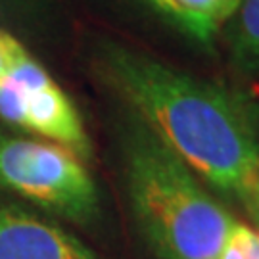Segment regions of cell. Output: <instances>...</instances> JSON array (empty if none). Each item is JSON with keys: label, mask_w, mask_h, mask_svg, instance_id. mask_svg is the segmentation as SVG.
I'll return each instance as SVG.
<instances>
[{"label": "cell", "mask_w": 259, "mask_h": 259, "mask_svg": "<svg viewBox=\"0 0 259 259\" xmlns=\"http://www.w3.org/2000/svg\"><path fill=\"white\" fill-rule=\"evenodd\" d=\"M255 215L259 217V186H257V196H255Z\"/></svg>", "instance_id": "cell-13"}, {"label": "cell", "mask_w": 259, "mask_h": 259, "mask_svg": "<svg viewBox=\"0 0 259 259\" xmlns=\"http://www.w3.org/2000/svg\"><path fill=\"white\" fill-rule=\"evenodd\" d=\"M257 108V129H259V106H255Z\"/></svg>", "instance_id": "cell-14"}, {"label": "cell", "mask_w": 259, "mask_h": 259, "mask_svg": "<svg viewBox=\"0 0 259 259\" xmlns=\"http://www.w3.org/2000/svg\"><path fill=\"white\" fill-rule=\"evenodd\" d=\"M123 179L133 217L157 259H219L231 215L196 173L139 117L121 140Z\"/></svg>", "instance_id": "cell-2"}, {"label": "cell", "mask_w": 259, "mask_h": 259, "mask_svg": "<svg viewBox=\"0 0 259 259\" xmlns=\"http://www.w3.org/2000/svg\"><path fill=\"white\" fill-rule=\"evenodd\" d=\"M27 129L73 150L79 157H87L91 152L83 121L71 100L56 83L29 94Z\"/></svg>", "instance_id": "cell-5"}, {"label": "cell", "mask_w": 259, "mask_h": 259, "mask_svg": "<svg viewBox=\"0 0 259 259\" xmlns=\"http://www.w3.org/2000/svg\"><path fill=\"white\" fill-rule=\"evenodd\" d=\"M0 259H100L73 234L12 205H0Z\"/></svg>", "instance_id": "cell-4"}, {"label": "cell", "mask_w": 259, "mask_h": 259, "mask_svg": "<svg viewBox=\"0 0 259 259\" xmlns=\"http://www.w3.org/2000/svg\"><path fill=\"white\" fill-rule=\"evenodd\" d=\"M232 67L246 75L259 73V0H240L223 27Z\"/></svg>", "instance_id": "cell-7"}, {"label": "cell", "mask_w": 259, "mask_h": 259, "mask_svg": "<svg viewBox=\"0 0 259 259\" xmlns=\"http://www.w3.org/2000/svg\"><path fill=\"white\" fill-rule=\"evenodd\" d=\"M231 238L238 244L244 259H259V232L251 231L244 225H234Z\"/></svg>", "instance_id": "cell-10"}, {"label": "cell", "mask_w": 259, "mask_h": 259, "mask_svg": "<svg viewBox=\"0 0 259 259\" xmlns=\"http://www.w3.org/2000/svg\"><path fill=\"white\" fill-rule=\"evenodd\" d=\"M100 67L137 117L196 175L255 215L257 108L244 94L121 45L102 48Z\"/></svg>", "instance_id": "cell-1"}, {"label": "cell", "mask_w": 259, "mask_h": 259, "mask_svg": "<svg viewBox=\"0 0 259 259\" xmlns=\"http://www.w3.org/2000/svg\"><path fill=\"white\" fill-rule=\"evenodd\" d=\"M221 259H244L240 248H238V244L232 240L231 236H229V240H227L225 248H223Z\"/></svg>", "instance_id": "cell-12"}, {"label": "cell", "mask_w": 259, "mask_h": 259, "mask_svg": "<svg viewBox=\"0 0 259 259\" xmlns=\"http://www.w3.org/2000/svg\"><path fill=\"white\" fill-rule=\"evenodd\" d=\"M185 33L209 42L221 33L240 0H148Z\"/></svg>", "instance_id": "cell-6"}, {"label": "cell", "mask_w": 259, "mask_h": 259, "mask_svg": "<svg viewBox=\"0 0 259 259\" xmlns=\"http://www.w3.org/2000/svg\"><path fill=\"white\" fill-rule=\"evenodd\" d=\"M6 75L21 89H25L29 94L38 93V91L47 89L50 83H54L50 79V75L47 73V69L38 64L37 60H33L21 45L14 50V54L10 58Z\"/></svg>", "instance_id": "cell-8"}, {"label": "cell", "mask_w": 259, "mask_h": 259, "mask_svg": "<svg viewBox=\"0 0 259 259\" xmlns=\"http://www.w3.org/2000/svg\"><path fill=\"white\" fill-rule=\"evenodd\" d=\"M21 42H19L16 37H12L10 33L6 31H2L0 29V77L2 75H6L8 71V64H10V58L14 54V50L19 47Z\"/></svg>", "instance_id": "cell-11"}, {"label": "cell", "mask_w": 259, "mask_h": 259, "mask_svg": "<svg viewBox=\"0 0 259 259\" xmlns=\"http://www.w3.org/2000/svg\"><path fill=\"white\" fill-rule=\"evenodd\" d=\"M29 93L14 83L8 75L0 77V119L27 129Z\"/></svg>", "instance_id": "cell-9"}, {"label": "cell", "mask_w": 259, "mask_h": 259, "mask_svg": "<svg viewBox=\"0 0 259 259\" xmlns=\"http://www.w3.org/2000/svg\"><path fill=\"white\" fill-rule=\"evenodd\" d=\"M0 186L75 223L98 215V188L81 157L56 142L0 133Z\"/></svg>", "instance_id": "cell-3"}]
</instances>
